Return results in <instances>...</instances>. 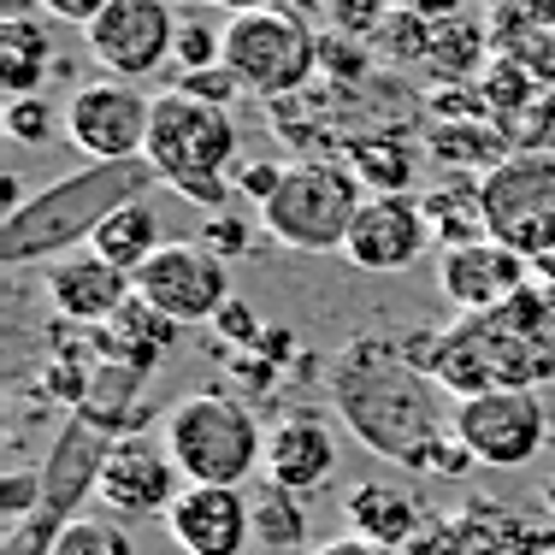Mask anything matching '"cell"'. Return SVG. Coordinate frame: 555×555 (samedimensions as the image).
<instances>
[{"mask_svg": "<svg viewBox=\"0 0 555 555\" xmlns=\"http://www.w3.org/2000/svg\"><path fill=\"white\" fill-rule=\"evenodd\" d=\"M325 396H332L343 431L378 461L426 473L431 443L455 431V408L443 402V385L408 354V343L361 332L325 361Z\"/></svg>", "mask_w": 555, "mask_h": 555, "instance_id": "1", "label": "cell"}, {"mask_svg": "<svg viewBox=\"0 0 555 555\" xmlns=\"http://www.w3.org/2000/svg\"><path fill=\"white\" fill-rule=\"evenodd\" d=\"M149 183H154L149 160L83 166L72 178H54L18 214H7V224H0V260L7 267H30V260H54V255H72V248H89L95 231L118 207L149 195Z\"/></svg>", "mask_w": 555, "mask_h": 555, "instance_id": "2", "label": "cell"}, {"mask_svg": "<svg viewBox=\"0 0 555 555\" xmlns=\"http://www.w3.org/2000/svg\"><path fill=\"white\" fill-rule=\"evenodd\" d=\"M154 178L178 190L183 202L224 214L236 195V118L224 107L183 95V89H160L154 95V125H149V154Z\"/></svg>", "mask_w": 555, "mask_h": 555, "instance_id": "3", "label": "cell"}, {"mask_svg": "<svg viewBox=\"0 0 555 555\" xmlns=\"http://www.w3.org/2000/svg\"><path fill=\"white\" fill-rule=\"evenodd\" d=\"M160 443L171 449L178 473L190 485H236L267 461V431L260 420L248 414L243 396H224V390H190L166 408V426Z\"/></svg>", "mask_w": 555, "mask_h": 555, "instance_id": "4", "label": "cell"}, {"mask_svg": "<svg viewBox=\"0 0 555 555\" xmlns=\"http://www.w3.org/2000/svg\"><path fill=\"white\" fill-rule=\"evenodd\" d=\"M361 202L366 195L349 160H296L278 183V195L260 207V224L289 255H337L354 231Z\"/></svg>", "mask_w": 555, "mask_h": 555, "instance_id": "5", "label": "cell"}, {"mask_svg": "<svg viewBox=\"0 0 555 555\" xmlns=\"http://www.w3.org/2000/svg\"><path fill=\"white\" fill-rule=\"evenodd\" d=\"M224 65L236 72L243 95L255 101H289L308 89V77L320 72V36H313V18L289 7H260L243 12V18L224 24Z\"/></svg>", "mask_w": 555, "mask_h": 555, "instance_id": "6", "label": "cell"}, {"mask_svg": "<svg viewBox=\"0 0 555 555\" xmlns=\"http://www.w3.org/2000/svg\"><path fill=\"white\" fill-rule=\"evenodd\" d=\"M485 224L502 248L526 260L555 255V149H514L485 171Z\"/></svg>", "mask_w": 555, "mask_h": 555, "instance_id": "7", "label": "cell"}, {"mask_svg": "<svg viewBox=\"0 0 555 555\" xmlns=\"http://www.w3.org/2000/svg\"><path fill=\"white\" fill-rule=\"evenodd\" d=\"M149 125H154V95H142L125 77H95L77 83L65 101V142L89 166H118L149 154Z\"/></svg>", "mask_w": 555, "mask_h": 555, "instance_id": "8", "label": "cell"}, {"mask_svg": "<svg viewBox=\"0 0 555 555\" xmlns=\"http://www.w3.org/2000/svg\"><path fill=\"white\" fill-rule=\"evenodd\" d=\"M137 296L149 308H160L171 325H214L219 308L231 301V260H219L202 236H178V243H160L154 260L137 272Z\"/></svg>", "mask_w": 555, "mask_h": 555, "instance_id": "9", "label": "cell"}, {"mask_svg": "<svg viewBox=\"0 0 555 555\" xmlns=\"http://www.w3.org/2000/svg\"><path fill=\"white\" fill-rule=\"evenodd\" d=\"M455 438L473 449L479 467H526L550 438V414L538 390H479L455 402Z\"/></svg>", "mask_w": 555, "mask_h": 555, "instance_id": "10", "label": "cell"}, {"mask_svg": "<svg viewBox=\"0 0 555 555\" xmlns=\"http://www.w3.org/2000/svg\"><path fill=\"white\" fill-rule=\"evenodd\" d=\"M183 485L190 479L178 473L166 443L142 438V431H118L95 473V508L118 514V520H166Z\"/></svg>", "mask_w": 555, "mask_h": 555, "instance_id": "11", "label": "cell"}, {"mask_svg": "<svg viewBox=\"0 0 555 555\" xmlns=\"http://www.w3.org/2000/svg\"><path fill=\"white\" fill-rule=\"evenodd\" d=\"M178 12L160 0H113L95 24H83V48L95 54V65L107 77L142 83L149 72H160L178 48Z\"/></svg>", "mask_w": 555, "mask_h": 555, "instance_id": "12", "label": "cell"}, {"mask_svg": "<svg viewBox=\"0 0 555 555\" xmlns=\"http://www.w3.org/2000/svg\"><path fill=\"white\" fill-rule=\"evenodd\" d=\"M431 248V224L420 195H366L343 255L361 272H408Z\"/></svg>", "mask_w": 555, "mask_h": 555, "instance_id": "13", "label": "cell"}, {"mask_svg": "<svg viewBox=\"0 0 555 555\" xmlns=\"http://www.w3.org/2000/svg\"><path fill=\"white\" fill-rule=\"evenodd\" d=\"M166 538L183 555H243L255 544V508L236 485H183L166 514Z\"/></svg>", "mask_w": 555, "mask_h": 555, "instance_id": "14", "label": "cell"}, {"mask_svg": "<svg viewBox=\"0 0 555 555\" xmlns=\"http://www.w3.org/2000/svg\"><path fill=\"white\" fill-rule=\"evenodd\" d=\"M526 284H532V260L514 255V248H502L496 236L438 255V289L461 313H491V308H502V301L520 296Z\"/></svg>", "mask_w": 555, "mask_h": 555, "instance_id": "15", "label": "cell"}, {"mask_svg": "<svg viewBox=\"0 0 555 555\" xmlns=\"http://www.w3.org/2000/svg\"><path fill=\"white\" fill-rule=\"evenodd\" d=\"M42 296H48V308H54L65 325H83V332L101 325V332H107L118 313H125V301L137 296V278L118 272L113 260H101L95 248H83V255L48 267Z\"/></svg>", "mask_w": 555, "mask_h": 555, "instance_id": "16", "label": "cell"}, {"mask_svg": "<svg viewBox=\"0 0 555 555\" xmlns=\"http://www.w3.org/2000/svg\"><path fill=\"white\" fill-rule=\"evenodd\" d=\"M267 485L289 496H320L325 485H332L337 473V438L332 426H325L320 414H308V408H289V414H278L267 426Z\"/></svg>", "mask_w": 555, "mask_h": 555, "instance_id": "17", "label": "cell"}, {"mask_svg": "<svg viewBox=\"0 0 555 555\" xmlns=\"http://www.w3.org/2000/svg\"><path fill=\"white\" fill-rule=\"evenodd\" d=\"M538 544H544L538 526L479 502V508L455 514V520H431L408 555H538Z\"/></svg>", "mask_w": 555, "mask_h": 555, "instance_id": "18", "label": "cell"}, {"mask_svg": "<svg viewBox=\"0 0 555 555\" xmlns=\"http://www.w3.org/2000/svg\"><path fill=\"white\" fill-rule=\"evenodd\" d=\"M485 18L496 54L520 65L538 89H555V0H496Z\"/></svg>", "mask_w": 555, "mask_h": 555, "instance_id": "19", "label": "cell"}, {"mask_svg": "<svg viewBox=\"0 0 555 555\" xmlns=\"http://www.w3.org/2000/svg\"><path fill=\"white\" fill-rule=\"evenodd\" d=\"M343 514H349V532L373 538V544H390V550H414L420 532H426V508H420L414 491H402V485H354L349 502H343Z\"/></svg>", "mask_w": 555, "mask_h": 555, "instance_id": "20", "label": "cell"}, {"mask_svg": "<svg viewBox=\"0 0 555 555\" xmlns=\"http://www.w3.org/2000/svg\"><path fill=\"white\" fill-rule=\"evenodd\" d=\"M178 332H183V325H171L160 308H149L142 296H130L125 313L101 332V354H107V366H125V373L149 378L154 366L166 361V349L178 343Z\"/></svg>", "mask_w": 555, "mask_h": 555, "instance_id": "21", "label": "cell"}, {"mask_svg": "<svg viewBox=\"0 0 555 555\" xmlns=\"http://www.w3.org/2000/svg\"><path fill=\"white\" fill-rule=\"evenodd\" d=\"M54 36H48V18H30V12H7L0 18V89L12 95H42V83L54 72Z\"/></svg>", "mask_w": 555, "mask_h": 555, "instance_id": "22", "label": "cell"}, {"mask_svg": "<svg viewBox=\"0 0 555 555\" xmlns=\"http://www.w3.org/2000/svg\"><path fill=\"white\" fill-rule=\"evenodd\" d=\"M420 207H426V224H431V243L443 248H467V243H485L491 236V224H485V183H473L467 171H455L449 183L420 195Z\"/></svg>", "mask_w": 555, "mask_h": 555, "instance_id": "23", "label": "cell"}, {"mask_svg": "<svg viewBox=\"0 0 555 555\" xmlns=\"http://www.w3.org/2000/svg\"><path fill=\"white\" fill-rule=\"evenodd\" d=\"M160 243H166V236H160V214H154L149 195H137V202H125L107 224H101L89 248H95L101 260H113L118 272L137 278V272L154 260V248H160Z\"/></svg>", "mask_w": 555, "mask_h": 555, "instance_id": "24", "label": "cell"}, {"mask_svg": "<svg viewBox=\"0 0 555 555\" xmlns=\"http://www.w3.org/2000/svg\"><path fill=\"white\" fill-rule=\"evenodd\" d=\"M485 54H496V48H491V18H479V12H455V18L431 24V60H426L431 77L473 89Z\"/></svg>", "mask_w": 555, "mask_h": 555, "instance_id": "25", "label": "cell"}, {"mask_svg": "<svg viewBox=\"0 0 555 555\" xmlns=\"http://www.w3.org/2000/svg\"><path fill=\"white\" fill-rule=\"evenodd\" d=\"M426 149L438 154L443 166H455V171H467V166L496 171L514 154V142H508V130H502L496 118H449V125H438L426 137Z\"/></svg>", "mask_w": 555, "mask_h": 555, "instance_id": "26", "label": "cell"}, {"mask_svg": "<svg viewBox=\"0 0 555 555\" xmlns=\"http://www.w3.org/2000/svg\"><path fill=\"white\" fill-rule=\"evenodd\" d=\"M343 160H349V171L361 183H373V195H408L420 154L396 137H354L349 149H343Z\"/></svg>", "mask_w": 555, "mask_h": 555, "instance_id": "27", "label": "cell"}, {"mask_svg": "<svg viewBox=\"0 0 555 555\" xmlns=\"http://www.w3.org/2000/svg\"><path fill=\"white\" fill-rule=\"evenodd\" d=\"M48 555H137V544H130L118 514L95 508V514H65L48 538Z\"/></svg>", "mask_w": 555, "mask_h": 555, "instance_id": "28", "label": "cell"}, {"mask_svg": "<svg viewBox=\"0 0 555 555\" xmlns=\"http://www.w3.org/2000/svg\"><path fill=\"white\" fill-rule=\"evenodd\" d=\"M248 508H255V544L260 550L289 555V550L308 544V496H289V491H278V485H267Z\"/></svg>", "mask_w": 555, "mask_h": 555, "instance_id": "29", "label": "cell"}, {"mask_svg": "<svg viewBox=\"0 0 555 555\" xmlns=\"http://www.w3.org/2000/svg\"><path fill=\"white\" fill-rule=\"evenodd\" d=\"M373 54L390 65V72H408V65H426L431 60V18L408 7H390V18L373 30Z\"/></svg>", "mask_w": 555, "mask_h": 555, "instance_id": "30", "label": "cell"}, {"mask_svg": "<svg viewBox=\"0 0 555 555\" xmlns=\"http://www.w3.org/2000/svg\"><path fill=\"white\" fill-rule=\"evenodd\" d=\"M0 130H7V142H18V149H48L65 130V107H54L48 95H12L7 113H0Z\"/></svg>", "mask_w": 555, "mask_h": 555, "instance_id": "31", "label": "cell"}, {"mask_svg": "<svg viewBox=\"0 0 555 555\" xmlns=\"http://www.w3.org/2000/svg\"><path fill=\"white\" fill-rule=\"evenodd\" d=\"M373 42H354V36H320V72L337 77V83H361L366 72H373Z\"/></svg>", "mask_w": 555, "mask_h": 555, "instance_id": "32", "label": "cell"}, {"mask_svg": "<svg viewBox=\"0 0 555 555\" xmlns=\"http://www.w3.org/2000/svg\"><path fill=\"white\" fill-rule=\"evenodd\" d=\"M171 60H178V72H207V65H219L224 60V30H214V24H202V18H183Z\"/></svg>", "mask_w": 555, "mask_h": 555, "instance_id": "33", "label": "cell"}, {"mask_svg": "<svg viewBox=\"0 0 555 555\" xmlns=\"http://www.w3.org/2000/svg\"><path fill=\"white\" fill-rule=\"evenodd\" d=\"M171 89H183V95L207 101V107H224V113H231V107H236V95H243V83H236V72H231L224 60H219V65H207V72H183Z\"/></svg>", "mask_w": 555, "mask_h": 555, "instance_id": "34", "label": "cell"}, {"mask_svg": "<svg viewBox=\"0 0 555 555\" xmlns=\"http://www.w3.org/2000/svg\"><path fill=\"white\" fill-rule=\"evenodd\" d=\"M214 337H219V349H260L267 325H260V313L248 308L243 296H231V301L219 308V320H214Z\"/></svg>", "mask_w": 555, "mask_h": 555, "instance_id": "35", "label": "cell"}, {"mask_svg": "<svg viewBox=\"0 0 555 555\" xmlns=\"http://www.w3.org/2000/svg\"><path fill=\"white\" fill-rule=\"evenodd\" d=\"M390 18V0H337L332 7V30L354 36V42H373V30Z\"/></svg>", "mask_w": 555, "mask_h": 555, "instance_id": "36", "label": "cell"}, {"mask_svg": "<svg viewBox=\"0 0 555 555\" xmlns=\"http://www.w3.org/2000/svg\"><path fill=\"white\" fill-rule=\"evenodd\" d=\"M202 243L214 248L219 260H243V255H248V243H255V231H248V219H236L231 207H224V214H207Z\"/></svg>", "mask_w": 555, "mask_h": 555, "instance_id": "37", "label": "cell"}, {"mask_svg": "<svg viewBox=\"0 0 555 555\" xmlns=\"http://www.w3.org/2000/svg\"><path fill=\"white\" fill-rule=\"evenodd\" d=\"M284 171L289 166H278V160H243V166H236V195H243V202H255V214H260V207L278 195Z\"/></svg>", "mask_w": 555, "mask_h": 555, "instance_id": "38", "label": "cell"}, {"mask_svg": "<svg viewBox=\"0 0 555 555\" xmlns=\"http://www.w3.org/2000/svg\"><path fill=\"white\" fill-rule=\"evenodd\" d=\"M36 491H48L42 473H7V479H0V508H7L12 526H18L30 508H42V496H36Z\"/></svg>", "mask_w": 555, "mask_h": 555, "instance_id": "39", "label": "cell"}, {"mask_svg": "<svg viewBox=\"0 0 555 555\" xmlns=\"http://www.w3.org/2000/svg\"><path fill=\"white\" fill-rule=\"evenodd\" d=\"M36 7H42L48 18H60V24H77V30H83V24H95L101 12L113 7V0H36Z\"/></svg>", "mask_w": 555, "mask_h": 555, "instance_id": "40", "label": "cell"}, {"mask_svg": "<svg viewBox=\"0 0 555 555\" xmlns=\"http://www.w3.org/2000/svg\"><path fill=\"white\" fill-rule=\"evenodd\" d=\"M308 555H408V550L373 544V538H361V532H337V538H325V544H313Z\"/></svg>", "mask_w": 555, "mask_h": 555, "instance_id": "41", "label": "cell"}, {"mask_svg": "<svg viewBox=\"0 0 555 555\" xmlns=\"http://www.w3.org/2000/svg\"><path fill=\"white\" fill-rule=\"evenodd\" d=\"M289 349H296V332H278V325H267V337H260V361H272L278 366V373H284V366H289Z\"/></svg>", "mask_w": 555, "mask_h": 555, "instance_id": "42", "label": "cell"}, {"mask_svg": "<svg viewBox=\"0 0 555 555\" xmlns=\"http://www.w3.org/2000/svg\"><path fill=\"white\" fill-rule=\"evenodd\" d=\"M396 7H408V12H420V18H431V24H443V18H455L467 0H396Z\"/></svg>", "mask_w": 555, "mask_h": 555, "instance_id": "43", "label": "cell"}, {"mask_svg": "<svg viewBox=\"0 0 555 555\" xmlns=\"http://www.w3.org/2000/svg\"><path fill=\"white\" fill-rule=\"evenodd\" d=\"M207 7L231 12V18H243V12H260V7H278V0H207Z\"/></svg>", "mask_w": 555, "mask_h": 555, "instance_id": "44", "label": "cell"}, {"mask_svg": "<svg viewBox=\"0 0 555 555\" xmlns=\"http://www.w3.org/2000/svg\"><path fill=\"white\" fill-rule=\"evenodd\" d=\"M284 7H289V12H301V18H320V12L332 18V7H337V0H284Z\"/></svg>", "mask_w": 555, "mask_h": 555, "instance_id": "45", "label": "cell"}, {"mask_svg": "<svg viewBox=\"0 0 555 555\" xmlns=\"http://www.w3.org/2000/svg\"><path fill=\"white\" fill-rule=\"evenodd\" d=\"M532 278H538V284H550V289H555V255H544V260H532Z\"/></svg>", "mask_w": 555, "mask_h": 555, "instance_id": "46", "label": "cell"}, {"mask_svg": "<svg viewBox=\"0 0 555 555\" xmlns=\"http://www.w3.org/2000/svg\"><path fill=\"white\" fill-rule=\"evenodd\" d=\"M544 502H550V514H555V479L544 485Z\"/></svg>", "mask_w": 555, "mask_h": 555, "instance_id": "47", "label": "cell"}, {"mask_svg": "<svg viewBox=\"0 0 555 555\" xmlns=\"http://www.w3.org/2000/svg\"><path fill=\"white\" fill-rule=\"evenodd\" d=\"M160 7H171V12H178V7H183V0H160Z\"/></svg>", "mask_w": 555, "mask_h": 555, "instance_id": "48", "label": "cell"}, {"mask_svg": "<svg viewBox=\"0 0 555 555\" xmlns=\"http://www.w3.org/2000/svg\"><path fill=\"white\" fill-rule=\"evenodd\" d=\"M12 12H24V0H12Z\"/></svg>", "mask_w": 555, "mask_h": 555, "instance_id": "49", "label": "cell"}]
</instances>
